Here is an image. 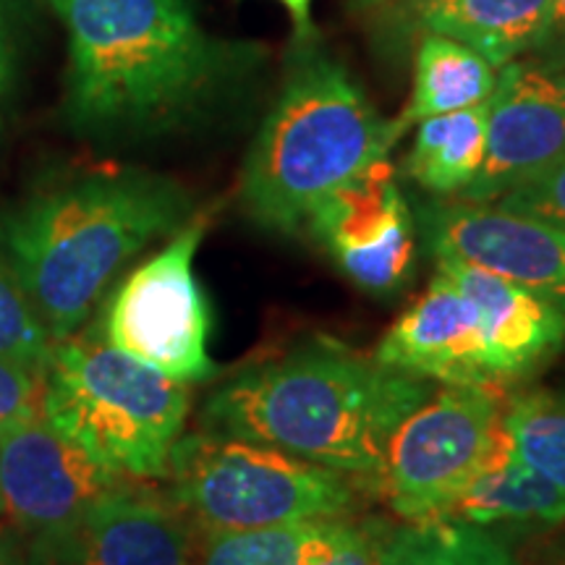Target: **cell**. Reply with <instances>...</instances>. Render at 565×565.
I'll list each match as a JSON object with an SVG mask.
<instances>
[{"mask_svg": "<svg viewBox=\"0 0 565 565\" xmlns=\"http://www.w3.org/2000/svg\"><path fill=\"white\" fill-rule=\"evenodd\" d=\"M435 387L317 335L217 387L202 429L270 445L370 487L393 429Z\"/></svg>", "mask_w": 565, "mask_h": 565, "instance_id": "6da1fadb", "label": "cell"}, {"mask_svg": "<svg viewBox=\"0 0 565 565\" xmlns=\"http://www.w3.org/2000/svg\"><path fill=\"white\" fill-rule=\"evenodd\" d=\"M179 183L95 171L42 189L0 221V252L53 343L76 335L134 257L192 221Z\"/></svg>", "mask_w": 565, "mask_h": 565, "instance_id": "7a4b0ae2", "label": "cell"}, {"mask_svg": "<svg viewBox=\"0 0 565 565\" xmlns=\"http://www.w3.org/2000/svg\"><path fill=\"white\" fill-rule=\"evenodd\" d=\"M68 32V113L100 134L158 131L202 105L217 53L189 0H53Z\"/></svg>", "mask_w": 565, "mask_h": 565, "instance_id": "3957f363", "label": "cell"}, {"mask_svg": "<svg viewBox=\"0 0 565 565\" xmlns=\"http://www.w3.org/2000/svg\"><path fill=\"white\" fill-rule=\"evenodd\" d=\"M341 63L309 55L282 84L242 173V204L259 228L291 236L330 192L391 154L404 137Z\"/></svg>", "mask_w": 565, "mask_h": 565, "instance_id": "277c9868", "label": "cell"}, {"mask_svg": "<svg viewBox=\"0 0 565 565\" xmlns=\"http://www.w3.org/2000/svg\"><path fill=\"white\" fill-rule=\"evenodd\" d=\"M189 385L139 362L92 330L53 343L42 416L126 479L168 477L183 435Z\"/></svg>", "mask_w": 565, "mask_h": 565, "instance_id": "5b68a950", "label": "cell"}, {"mask_svg": "<svg viewBox=\"0 0 565 565\" xmlns=\"http://www.w3.org/2000/svg\"><path fill=\"white\" fill-rule=\"evenodd\" d=\"M168 477L175 505L200 532L353 515L362 484L270 445L204 429L179 437Z\"/></svg>", "mask_w": 565, "mask_h": 565, "instance_id": "8992f818", "label": "cell"}, {"mask_svg": "<svg viewBox=\"0 0 565 565\" xmlns=\"http://www.w3.org/2000/svg\"><path fill=\"white\" fill-rule=\"evenodd\" d=\"M508 387L437 385L393 429L372 484L404 524L437 521L505 429Z\"/></svg>", "mask_w": 565, "mask_h": 565, "instance_id": "52a82bcc", "label": "cell"}, {"mask_svg": "<svg viewBox=\"0 0 565 565\" xmlns=\"http://www.w3.org/2000/svg\"><path fill=\"white\" fill-rule=\"evenodd\" d=\"M207 215H196L147 263L131 270L103 309V338L179 383L215 374L207 353L210 307L194 273Z\"/></svg>", "mask_w": 565, "mask_h": 565, "instance_id": "ba28073f", "label": "cell"}, {"mask_svg": "<svg viewBox=\"0 0 565 565\" xmlns=\"http://www.w3.org/2000/svg\"><path fill=\"white\" fill-rule=\"evenodd\" d=\"M121 479L42 414L0 433L6 519L32 536L42 563L66 545L89 508Z\"/></svg>", "mask_w": 565, "mask_h": 565, "instance_id": "9c48e42d", "label": "cell"}, {"mask_svg": "<svg viewBox=\"0 0 565 565\" xmlns=\"http://www.w3.org/2000/svg\"><path fill=\"white\" fill-rule=\"evenodd\" d=\"M307 228L338 270L366 294L391 296L412 278L414 217L387 158L324 196L309 215Z\"/></svg>", "mask_w": 565, "mask_h": 565, "instance_id": "30bf717a", "label": "cell"}, {"mask_svg": "<svg viewBox=\"0 0 565 565\" xmlns=\"http://www.w3.org/2000/svg\"><path fill=\"white\" fill-rule=\"evenodd\" d=\"M433 257L511 280L565 312V231L500 204L435 202L422 210Z\"/></svg>", "mask_w": 565, "mask_h": 565, "instance_id": "8fae6325", "label": "cell"}, {"mask_svg": "<svg viewBox=\"0 0 565 565\" xmlns=\"http://www.w3.org/2000/svg\"><path fill=\"white\" fill-rule=\"evenodd\" d=\"M565 160V71L511 61L487 100L484 160L463 202L492 204Z\"/></svg>", "mask_w": 565, "mask_h": 565, "instance_id": "7c38bea8", "label": "cell"}, {"mask_svg": "<svg viewBox=\"0 0 565 565\" xmlns=\"http://www.w3.org/2000/svg\"><path fill=\"white\" fill-rule=\"evenodd\" d=\"M374 359L437 385L503 387L490 370L477 307L440 270L422 299L387 328Z\"/></svg>", "mask_w": 565, "mask_h": 565, "instance_id": "4fadbf2b", "label": "cell"}, {"mask_svg": "<svg viewBox=\"0 0 565 565\" xmlns=\"http://www.w3.org/2000/svg\"><path fill=\"white\" fill-rule=\"evenodd\" d=\"M121 479L45 565H194L192 521L171 494Z\"/></svg>", "mask_w": 565, "mask_h": 565, "instance_id": "5bb4252c", "label": "cell"}, {"mask_svg": "<svg viewBox=\"0 0 565 565\" xmlns=\"http://www.w3.org/2000/svg\"><path fill=\"white\" fill-rule=\"evenodd\" d=\"M437 270L448 275L477 307L490 370L503 387L529 377L563 351L561 307L479 267L440 259Z\"/></svg>", "mask_w": 565, "mask_h": 565, "instance_id": "9a60e30c", "label": "cell"}, {"mask_svg": "<svg viewBox=\"0 0 565 565\" xmlns=\"http://www.w3.org/2000/svg\"><path fill=\"white\" fill-rule=\"evenodd\" d=\"M437 521L482 529L561 526L565 524V494L521 458L505 419V429L492 445L479 475Z\"/></svg>", "mask_w": 565, "mask_h": 565, "instance_id": "2e32d148", "label": "cell"}, {"mask_svg": "<svg viewBox=\"0 0 565 565\" xmlns=\"http://www.w3.org/2000/svg\"><path fill=\"white\" fill-rule=\"evenodd\" d=\"M550 0H422V24L494 68L532 53L545 34Z\"/></svg>", "mask_w": 565, "mask_h": 565, "instance_id": "e0dca14e", "label": "cell"}, {"mask_svg": "<svg viewBox=\"0 0 565 565\" xmlns=\"http://www.w3.org/2000/svg\"><path fill=\"white\" fill-rule=\"evenodd\" d=\"M353 515L291 524L200 532L194 565H324L341 545Z\"/></svg>", "mask_w": 565, "mask_h": 565, "instance_id": "ac0fdd59", "label": "cell"}, {"mask_svg": "<svg viewBox=\"0 0 565 565\" xmlns=\"http://www.w3.org/2000/svg\"><path fill=\"white\" fill-rule=\"evenodd\" d=\"M404 171L435 196H463L484 160L487 103L416 124Z\"/></svg>", "mask_w": 565, "mask_h": 565, "instance_id": "d6986e66", "label": "cell"}, {"mask_svg": "<svg viewBox=\"0 0 565 565\" xmlns=\"http://www.w3.org/2000/svg\"><path fill=\"white\" fill-rule=\"evenodd\" d=\"M494 82L498 68L490 66L482 55L443 34H429L416 53L414 92L406 113L398 118L401 129L408 131V126L424 118L484 105L490 100Z\"/></svg>", "mask_w": 565, "mask_h": 565, "instance_id": "ffe728a7", "label": "cell"}, {"mask_svg": "<svg viewBox=\"0 0 565 565\" xmlns=\"http://www.w3.org/2000/svg\"><path fill=\"white\" fill-rule=\"evenodd\" d=\"M387 565H519L494 529L456 521L395 526Z\"/></svg>", "mask_w": 565, "mask_h": 565, "instance_id": "44dd1931", "label": "cell"}, {"mask_svg": "<svg viewBox=\"0 0 565 565\" xmlns=\"http://www.w3.org/2000/svg\"><path fill=\"white\" fill-rule=\"evenodd\" d=\"M505 419L521 458L565 494V393L547 387L511 393Z\"/></svg>", "mask_w": 565, "mask_h": 565, "instance_id": "7402d4cb", "label": "cell"}, {"mask_svg": "<svg viewBox=\"0 0 565 565\" xmlns=\"http://www.w3.org/2000/svg\"><path fill=\"white\" fill-rule=\"evenodd\" d=\"M53 341L0 252V359L45 380Z\"/></svg>", "mask_w": 565, "mask_h": 565, "instance_id": "603a6c76", "label": "cell"}, {"mask_svg": "<svg viewBox=\"0 0 565 565\" xmlns=\"http://www.w3.org/2000/svg\"><path fill=\"white\" fill-rule=\"evenodd\" d=\"M500 207L521 212V215L540 217L565 231V160L561 166L550 168L536 179L521 183L513 192L500 196Z\"/></svg>", "mask_w": 565, "mask_h": 565, "instance_id": "cb8c5ba5", "label": "cell"}, {"mask_svg": "<svg viewBox=\"0 0 565 565\" xmlns=\"http://www.w3.org/2000/svg\"><path fill=\"white\" fill-rule=\"evenodd\" d=\"M395 526L385 519H356L345 529L341 545L324 565H387Z\"/></svg>", "mask_w": 565, "mask_h": 565, "instance_id": "d4e9b609", "label": "cell"}, {"mask_svg": "<svg viewBox=\"0 0 565 565\" xmlns=\"http://www.w3.org/2000/svg\"><path fill=\"white\" fill-rule=\"evenodd\" d=\"M45 380L0 359V433L42 414Z\"/></svg>", "mask_w": 565, "mask_h": 565, "instance_id": "484cf974", "label": "cell"}, {"mask_svg": "<svg viewBox=\"0 0 565 565\" xmlns=\"http://www.w3.org/2000/svg\"><path fill=\"white\" fill-rule=\"evenodd\" d=\"M532 53L545 68L565 71V0H550L545 34Z\"/></svg>", "mask_w": 565, "mask_h": 565, "instance_id": "4316f807", "label": "cell"}, {"mask_svg": "<svg viewBox=\"0 0 565 565\" xmlns=\"http://www.w3.org/2000/svg\"><path fill=\"white\" fill-rule=\"evenodd\" d=\"M17 55V0H0V92L11 84Z\"/></svg>", "mask_w": 565, "mask_h": 565, "instance_id": "83f0119b", "label": "cell"}, {"mask_svg": "<svg viewBox=\"0 0 565 565\" xmlns=\"http://www.w3.org/2000/svg\"><path fill=\"white\" fill-rule=\"evenodd\" d=\"M286 6L288 13H291L296 34H309L312 32V17H309V9H312V0H280Z\"/></svg>", "mask_w": 565, "mask_h": 565, "instance_id": "f1b7e54d", "label": "cell"}, {"mask_svg": "<svg viewBox=\"0 0 565 565\" xmlns=\"http://www.w3.org/2000/svg\"><path fill=\"white\" fill-rule=\"evenodd\" d=\"M0 565H26V557L11 536H0Z\"/></svg>", "mask_w": 565, "mask_h": 565, "instance_id": "f546056e", "label": "cell"}, {"mask_svg": "<svg viewBox=\"0 0 565 565\" xmlns=\"http://www.w3.org/2000/svg\"><path fill=\"white\" fill-rule=\"evenodd\" d=\"M553 555H555V563L557 565H565V536L553 547Z\"/></svg>", "mask_w": 565, "mask_h": 565, "instance_id": "4dcf8cb0", "label": "cell"}, {"mask_svg": "<svg viewBox=\"0 0 565 565\" xmlns=\"http://www.w3.org/2000/svg\"><path fill=\"white\" fill-rule=\"evenodd\" d=\"M6 521V505H3V494H0V526H3Z\"/></svg>", "mask_w": 565, "mask_h": 565, "instance_id": "1f68e13d", "label": "cell"}]
</instances>
